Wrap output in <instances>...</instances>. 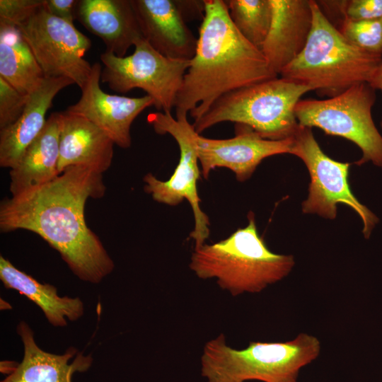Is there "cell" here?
<instances>
[{"mask_svg":"<svg viewBox=\"0 0 382 382\" xmlns=\"http://www.w3.org/2000/svg\"><path fill=\"white\" fill-rule=\"evenodd\" d=\"M298 382V381H297Z\"/></svg>","mask_w":382,"mask_h":382,"instance_id":"30","label":"cell"},{"mask_svg":"<svg viewBox=\"0 0 382 382\" xmlns=\"http://www.w3.org/2000/svg\"><path fill=\"white\" fill-rule=\"evenodd\" d=\"M0 77L28 96L45 79L29 45L15 27L0 25Z\"/></svg>","mask_w":382,"mask_h":382,"instance_id":"22","label":"cell"},{"mask_svg":"<svg viewBox=\"0 0 382 382\" xmlns=\"http://www.w3.org/2000/svg\"><path fill=\"white\" fill-rule=\"evenodd\" d=\"M248 218L245 227L226 239L195 248L189 264L197 277L215 279L233 296L261 292L286 277L295 265L292 255L270 250L257 232L254 214Z\"/></svg>","mask_w":382,"mask_h":382,"instance_id":"3","label":"cell"},{"mask_svg":"<svg viewBox=\"0 0 382 382\" xmlns=\"http://www.w3.org/2000/svg\"><path fill=\"white\" fill-rule=\"evenodd\" d=\"M105 190L101 174L69 167L54 180L1 201L0 230L34 232L59 252L79 279L99 283L115 265L88 227L84 209L88 198L103 197Z\"/></svg>","mask_w":382,"mask_h":382,"instance_id":"1","label":"cell"},{"mask_svg":"<svg viewBox=\"0 0 382 382\" xmlns=\"http://www.w3.org/2000/svg\"><path fill=\"white\" fill-rule=\"evenodd\" d=\"M57 116L59 174L72 166L83 167L101 175L108 170L112 161L114 141L83 116L66 110L57 112Z\"/></svg>","mask_w":382,"mask_h":382,"instance_id":"16","label":"cell"},{"mask_svg":"<svg viewBox=\"0 0 382 382\" xmlns=\"http://www.w3.org/2000/svg\"><path fill=\"white\" fill-rule=\"evenodd\" d=\"M311 91L308 86L277 76L224 95L192 125L200 134L216 124L232 122L247 126L263 139H289L299 126L295 107Z\"/></svg>","mask_w":382,"mask_h":382,"instance_id":"6","label":"cell"},{"mask_svg":"<svg viewBox=\"0 0 382 382\" xmlns=\"http://www.w3.org/2000/svg\"><path fill=\"white\" fill-rule=\"evenodd\" d=\"M134 46V52L127 57L105 51L100 55L104 65L101 82L120 93L141 89L153 99L158 111L171 112L190 60L168 58L144 38L137 40Z\"/></svg>","mask_w":382,"mask_h":382,"instance_id":"9","label":"cell"},{"mask_svg":"<svg viewBox=\"0 0 382 382\" xmlns=\"http://www.w3.org/2000/svg\"><path fill=\"white\" fill-rule=\"evenodd\" d=\"M29 96L21 93L0 77V130L11 125L19 118Z\"/></svg>","mask_w":382,"mask_h":382,"instance_id":"26","label":"cell"},{"mask_svg":"<svg viewBox=\"0 0 382 382\" xmlns=\"http://www.w3.org/2000/svg\"><path fill=\"white\" fill-rule=\"evenodd\" d=\"M77 2L75 0H45V7L52 15L74 25Z\"/></svg>","mask_w":382,"mask_h":382,"instance_id":"28","label":"cell"},{"mask_svg":"<svg viewBox=\"0 0 382 382\" xmlns=\"http://www.w3.org/2000/svg\"><path fill=\"white\" fill-rule=\"evenodd\" d=\"M45 0H0V25L17 28L45 4Z\"/></svg>","mask_w":382,"mask_h":382,"instance_id":"27","label":"cell"},{"mask_svg":"<svg viewBox=\"0 0 382 382\" xmlns=\"http://www.w3.org/2000/svg\"><path fill=\"white\" fill-rule=\"evenodd\" d=\"M74 84L66 78L45 79L29 96L19 118L11 125L0 130V166L12 169L21 160L28 146L45 126V115L57 94Z\"/></svg>","mask_w":382,"mask_h":382,"instance_id":"18","label":"cell"},{"mask_svg":"<svg viewBox=\"0 0 382 382\" xmlns=\"http://www.w3.org/2000/svg\"><path fill=\"white\" fill-rule=\"evenodd\" d=\"M142 37L162 55L190 60L197 37L186 24L180 0H131Z\"/></svg>","mask_w":382,"mask_h":382,"instance_id":"14","label":"cell"},{"mask_svg":"<svg viewBox=\"0 0 382 382\" xmlns=\"http://www.w3.org/2000/svg\"><path fill=\"white\" fill-rule=\"evenodd\" d=\"M187 115L155 112L148 115L147 121L158 134H168L176 141L180 149L179 162L171 177L160 180L151 173L144 177V190L157 202L175 206L185 199L192 207L195 228L190 238L195 241V248L202 245L209 236V220L201 209L197 183L201 170L199 168L197 137L198 134Z\"/></svg>","mask_w":382,"mask_h":382,"instance_id":"8","label":"cell"},{"mask_svg":"<svg viewBox=\"0 0 382 382\" xmlns=\"http://www.w3.org/2000/svg\"><path fill=\"white\" fill-rule=\"evenodd\" d=\"M17 332L24 346L23 358L1 382H72L75 373L85 372L92 365V357L82 353L69 364V361L77 352L73 347L63 354L41 349L35 342L33 331L23 321L19 323Z\"/></svg>","mask_w":382,"mask_h":382,"instance_id":"19","label":"cell"},{"mask_svg":"<svg viewBox=\"0 0 382 382\" xmlns=\"http://www.w3.org/2000/svg\"><path fill=\"white\" fill-rule=\"evenodd\" d=\"M376 90L368 83L354 84L328 99H301L295 107L299 125L355 144L361 157L355 164L371 162L382 168V136L373 117Z\"/></svg>","mask_w":382,"mask_h":382,"instance_id":"7","label":"cell"},{"mask_svg":"<svg viewBox=\"0 0 382 382\" xmlns=\"http://www.w3.org/2000/svg\"><path fill=\"white\" fill-rule=\"evenodd\" d=\"M292 138L291 154L303 161L311 178L308 195L302 203L303 212L335 219L337 204H345L359 214L363 223L364 236L369 238L379 219L352 192L348 183L350 163L335 161L326 155L311 128L299 125Z\"/></svg>","mask_w":382,"mask_h":382,"instance_id":"10","label":"cell"},{"mask_svg":"<svg viewBox=\"0 0 382 382\" xmlns=\"http://www.w3.org/2000/svg\"><path fill=\"white\" fill-rule=\"evenodd\" d=\"M320 349L319 340L304 332L286 342H251L241 349L228 346L221 333L204 346L201 375L206 382H297L300 370Z\"/></svg>","mask_w":382,"mask_h":382,"instance_id":"5","label":"cell"},{"mask_svg":"<svg viewBox=\"0 0 382 382\" xmlns=\"http://www.w3.org/2000/svg\"><path fill=\"white\" fill-rule=\"evenodd\" d=\"M59 133L57 112L52 113L40 134L28 146L18 164L10 170L9 191L16 196L46 184L58 171Z\"/></svg>","mask_w":382,"mask_h":382,"instance_id":"20","label":"cell"},{"mask_svg":"<svg viewBox=\"0 0 382 382\" xmlns=\"http://www.w3.org/2000/svg\"><path fill=\"white\" fill-rule=\"evenodd\" d=\"M75 17L103 40L105 52L119 57L143 38L131 0H80Z\"/></svg>","mask_w":382,"mask_h":382,"instance_id":"17","label":"cell"},{"mask_svg":"<svg viewBox=\"0 0 382 382\" xmlns=\"http://www.w3.org/2000/svg\"><path fill=\"white\" fill-rule=\"evenodd\" d=\"M337 28L354 46L382 57V18L360 21L342 19Z\"/></svg>","mask_w":382,"mask_h":382,"instance_id":"24","label":"cell"},{"mask_svg":"<svg viewBox=\"0 0 382 382\" xmlns=\"http://www.w3.org/2000/svg\"><path fill=\"white\" fill-rule=\"evenodd\" d=\"M272 18L260 47L270 69L277 75L303 50L313 22L310 0H270Z\"/></svg>","mask_w":382,"mask_h":382,"instance_id":"15","label":"cell"},{"mask_svg":"<svg viewBox=\"0 0 382 382\" xmlns=\"http://www.w3.org/2000/svg\"><path fill=\"white\" fill-rule=\"evenodd\" d=\"M369 84L376 91L380 90L382 92V64L379 66L373 80ZM381 127L382 128V120L381 122Z\"/></svg>","mask_w":382,"mask_h":382,"instance_id":"29","label":"cell"},{"mask_svg":"<svg viewBox=\"0 0 382 382\" xmlns=\"http://www.w3.org/2000/svg\"><path fill=\"white\" fill-rule=\"evenodd\" d=\"M310 1L313 22L307 42L279 76L313 91L332 93V96L354 84L370 83L382 64V57L368 53L347 41L317 1Z\"/></svg>","mask_w":382,"mask_h":382,"instance_id":"4","label":"cell"},{"mask_svg":"<svg viewBox=\"0 0 382 382\" xmlns=\"http://www.w3.org/2000/svg\"><path fill=\"white\" fill-rule=\"evenodd\" d=\"M17 28L45 79L66 78L80 88L83 86L92 69L83 58L91 46L86 35L73 24L52 15L45 4Z\"/></svg>","mask_w":382,"mask_h":382,"instance_id":"11","label":"cell"},{"mask_svg":"<svg viewBox=\"0 0 382 382\" xmlns=\"http://www.w3.org/2000/svg\"><path fill=\"white\" fill-rule=\"evenodd\" d=\"M229 16L241 35L260 50L272 18L270 0L225 1Z\"/></svg>","mask_w":382,"mask_h":382,"instance_id":"23","label":"cell"},{"mask_svg":"<svg viewBox=\"0 0 382 382\" xmlns=\"http://www.w3.org/2000/svg\"><path fill=\"white\" fill-rule=\"evenodd\" d=\"M321 10L338 13L340 21H369L382 18V0H345L317 1Z\"/></svg>","mask_w":382,"mask_h":382,"instance_id":"25","label":"cell"},{"mask_svg":"<svg viewBox=\"0 0 382 382\" xmlns=\"http://www.w3.org/2000/svg\"><path fill=\"white\" fill-rule=\"evenodd\" d=\"M196 52L175 103V115L202 117L224 95L278 76L261 50L233 23L225 1L204 0Z\"/></svg>","mask_w":382,"mask_h":382,"instance_id":"2","label":"cell"},{"mask_svg":"<svg viewBox=\"0 0 382 382\" xmlns=\"http://www.w3.org/2000/svg\"><path fill=\"white\" fill-rule=\"evenodd\" d=\"M235 132L233 137L224 139L197 136L198 158L204 179L219 167L231 170L238 181L243 182L251 177L263 159L277 154H291L292 137L283 140L263 139L241 124H236Z\"/></svg>","mask_w":382,"mask_h":382,"instance_id":"12","label":"cell"},{"mask_svg":"<svg viewBox=\"0 0 382 382\" xmlns=\"http://www.w3.org/2000/svg\"><path fill=\"white\" fill-rule=\"evenodd\" d=\"M0 279L5 288L15 289L35 303L54 326L64 327L67 324L66 318L75 321L83 314V303L79 298L59 296L55 286L39 282L1 255Z\"/></svg>","mask_w":382,"mask_h":382,"instance_id":"21","label":"cell"},{"mask_svg":"<svg viewBox=\"0 0 382 382\" xmlns=\"http://www.w3.org/2000/svg\"><path fill=\"white\" fill-rule=\"evenodd\" d=\"M102 67L92 65L91 74L81 88L79 100L66 111L83 116L103 130L118 146H131V125L146 108L154 105L153 99L146 95L139 98L112 95L100 86Z\"/></svg>","mask_w":382,"mask_h":382,"instance_id":"13","label":"cell"}]
</instances>
